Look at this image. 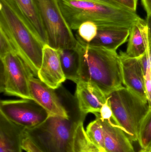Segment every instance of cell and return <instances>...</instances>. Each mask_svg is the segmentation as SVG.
I'll return each instance as SVG.
<instances>
[{
  "label": "cell",
  "mask_w": 151,
  "mask_h": 152,
  "mask_svg": "<svg viewBox=\"0 0 151 152\" xmlns=\"http://www.w3.org/2000/svg\"><path fill=\"white\" fill-rule=\"evenodd\" d=\"M61 12L72 30H78L82 23L94 22L98 30L131 29L141 18L136 12L108 1L90 0H57Z\"/></svg>",
  "instance_id": "cell-1"
},
{
  "label": "cell",
  "mask_w": 151,
  "mask_h": 152,
  "mask_svg": "<svg viewBox=\"0 0 151 152\" xmlns=\"http://www.w3.org/2000/svg\"><path fill=\"white\" fill-rule=\"evenodd\" d=\"M76 38L79 80L94 83L106 96L123 86L120 57L116 51L90 45L77 35Z\"/></svg>",
  "instance_id": "cell-2"
},
{
  "label": "cell",
  "mask_w": 151,
  "mask_h": 152,
  "mask_svg": "<svg viewBox=\"0 0 151 152\" xmlns=\"http://www.w3.org/2000/svg\"><path fill=\"white\" fill-rule=\"evenodd\" d=\"M69 117L49 116L36 127L25 129L28 138L43 152H74V140L76 129L86 115L79 110L75 102L66 105Z\"/></svg>",
  "instance_id": "cell-3"
},
{
  "label": "cell",
  "mask_w": 151,
  "mask_h": 152,
  "mask_svg": "<svg viewBox=\"0 0 151 152\" xmlns=\"http://www.w3.org/2000/svg\"><path fill=\"white\" fill-rule=\"evenodd\" d=\"M0 29L37 77L41 66L43 45L18 12L5 0H0Z\"/></svg>",
  "instance_id": "cell-4"
},
{
  "label": "cell",
  "mask_w": 151,
  "mask_h": 152,
  "mask_svg": "<svg viewBox=\"0 0 151 152\" xmlns=\"http://www.w3.org/2000/svg\"><path fill=\"white\" fill-rule=\"evenodd\" d=\"M114 123L123 129L132 142L138 141L141 124L150 110L148 102L125 86L107 96Z\"/></svg>",
  "instance_id": "cell-5"
},
{
  "label": "cell",
  "mask_w": 151,
  "mask_h": 152,
  "mask_svg": "<svg viewBox=\"0 0 151 152\" xmlns=\"http://www.w3.org/2000/svg\"><path fill=\"white\" fill-rule=\"evenodd\" d=\"M40 16L48 44L57 50L74 49L78 41L64 18L57 0H34Z\"/></svg>",
  "instance_id": "cell-6"
},
{
  "label": "cell",
  "mask_w": 151,
  "mask_h": 152,
  "mask_svg": "<svg viewBox=\"0 0 151 152\" xmlns=\"http://www.w3.org/2000/svg\"><path fill=\"white\" fill-rule=\"evenodd\" d=\"M1 92L7 95L33 100L29 80L34 75L22 58L12 52L1 58Z\"/></svg>",
  "instance_id": "cell-7"
},
{
  "label": "cell",
  "mask_w": 151,
  "mask_h": 152,
  "mask_svg": "<svg viewBox=\"0 0 151 152\" xmlns=\"http://www.w3.org/2000/svg\"><path fill=\"white\" fill-rule=\"evenodd\" d=\"M0 114L27 129L38 126L50 116L35 101L25 99L2 100L0 103Z\"/></svg>",
  "instance_id": "cell-8"
},
{
  "label": "cell",
  "mask_w": 151,
  "mask_h": 152,
  "mask_svg": "<svg viewBox=\"0 0 151 152\" xmlns=\"http://www.w3.org/2000/svg\"><path fill=\"white\" fill-rule=\"evenodd\" d=\"M29 87L33 100L43 107L50 116L69 118L68 111L62 99L54 89L49 87L34 76L29 78Z\"/></svg>",
  "instance_id": "cell-9"
},
{
  "label": "cell",
  "mask_w": 151,
  "mask_h": 152,
  "mask_svg": "<svg viewBox=\"0 0 151 152\" xmlns=\"http://www.w3.org/2000/svg\"><path fill=\"white\" fill-rule=\"evenodd\" d=\"M37 78L52 89H58L66 80L61 66L58 50L46 44L43 46L41 66Z\"/></svg>",
  "instance_id": "cell-10"
},
{
  "label": "cell",
  "mask_w": 151,
  "mask_h": 152,
  "mask_svg": "<svg viewBox=\"0 0 151 152\" xmlns=\"http://www.w3.org/2000/svg\"><path fill=\"white\" fill-rule=\"evenodd\" d=\"M124 86L148 102L144 75L140 58H133L126 52L120 53Z\"/></svg>",
  "instance_id": "cell-11"
},
{
  "label": "cell",
  "mask_w": 151,
  "mask_h": 152,
  "mask_svg": "<svg viewBox=\"0 0 151 152\" xmlns=\"http://www.w3.org/2000/svg\"><path fill=\"white\" fill-rule=\"evenodd\" d=\"M75 100L79 110L87 116L89 113H99L107 96L94 83L79 80L76 84Z\"/></svg>",
  "instance_id": "cell-12"
},
{
  "label": "cell",
  "mask_w": 151,
  "mask_h": 152,
  "mask_svg": "<svg viewBox=\"0 0 151 152\" xmlns=\"http://www.w3.org/2000/svg\"><path fill=\"white\" fill-rule=\"evenodd\" d=\"M5 1L22 17L43 44H47V35L34 0Z\"/></svg>",
  "instance_id": "cell-13"
},
{
  "label": "cell",
  "mask_w": 151,
  "mask_h": 152,
  "mask_svg": "<svg viewBox=\"0 0 151 152\" xmlns=\"http://www.w3.org/2000/svg\"><path fill=\"white\" fill-rule=\"evenodd\" d=\"M25 129L0 114V152H22Z\"/></svg>",
  "instance_id": "cell-14"
},
{
  "label": "cell",
  "mask_w": 151,
  "mask_h": 152,
  "mask_svg": "<svg viewBox=\"0 0 151 152\" xmlns=\"http://www.w3.org/2000/svg\"><path fill=\"white\" fill-rule=\"evenodd\" d=\"M99 116L104 133L105 152H136L132 142L122 128L113 121L102 119Z\"/></svg>",
  "instance_id": "cell-15"
},
{
  "label": "cell",
  "mask_w": 151,
  "mask_h": 152,
  "mask_svg": "<svg viewBox=\"0 0 151 152\" xmlns=\"http://www.w3.org/2000/svg\"><path fill=\"white\" fill-rule=\"evenodd\" d=\"M149 28L145 20H138L130 29L126 53L129 57L140 58L146 52L149 44Z\"/></svg>",
  "instance_id": "cell-16"
},
{
  "label": "cell",
  "mask_w": 151,
  "mask_h": 152,
  "mask_svg": "<svg viewBox=\"0 0 151 152\" xmlns=\"http://www.w3.org/2000/svg\"><path fill=\"white\" fill-rule=\"evenodd\" d=\"M130 29L112 28L98 30L95 38L90 45L116 51L129 37Z\"/></svg>",
  "instance_id": "cell-17"
},
{
  "label": "cell",
  "mask_w": 151,
  "mask_h": 152,
  "mask_svg": "<svg viewBox=\"0 0 151 152\" xmlns=\"http://www.w3.org/2000/svg\"><path fill=\"white\" fill-rule=\"evenodd\" d=\"M61 66L66 79L77 84L79 80V58L76 48L58 50Z\"/></svg>",
  "instance_id": "cell-18"
},
{
  "label": "cell",
  "mask_w": 151,
  "mask_h": 152,
  "mask_svg": "<svg viewBox=\"0 0 151 152\" xmlns=\"http://www.w3.org/2000/svg\"><path fill=\"white\" fill-rule=\"evenodd\" d=\"M98 113L95 114L96 119L89 124L86 132L89 139L95 145L98 150L105 152L104 133Z\"/></svg>",
  "instance_id": "cell-19"
},
{
  "label": "cell",
  "mask_w": 151,
  "mask_h": 152,
  "mask_svg": "<svg viewBox=\"0 0 151 152\" xmlns=\"http://www.w3.org/2000/svg\"><path fill=\"white\" fill-rule=\"evenodd\" d=\"M74 152H102L89 139L83 126V121L78 125L74 140Z\"/></svg>",
  "instance_id": "cell-20"
},
{
  "label": "cell",
  "mask_w": 151,
  "mask_h": 152,
  "mask_svg": "<svg viewBox=\"0 0 151 152\" xmlns=\"http://www.w3.org/2000/svg\"><path fill=\"white\" fill-rule=\"evenodd\" d=\"M138 142L141 149L150 150L151 147V108L141 124Z\"/></svg>",
  "instance_id": "cell-21"
},
{
  "label": "cell",
  "mask_w": 151,
  "mask_h": 152,
  "mask_svg": "<svg viewBox=\"0 0 151 152\" xmlns=\"http://www.w3.org/2000/svg\"><path fill=\"white\" fill-rule=\"evenodd\" d=\"M98 27L94 22L87 21L82 24L77 31V36L86 42L90 43L96 37Z\"/></svg>",
  "instance_id": "cell-22"
},
{
  "label": "cell",
  "mask_w": 151,
  "mask_h": 152,
  "mask_svg": "<svg viewBox=\"0 0 151 152\" xmlns=\"http://www.w3.org/2000/svg\"><path fill=\"white\" fill-rule=\"evenodd\" d=\"M12 52H15L13 46L4 32L0 29V59Z\"/></svg>",
  "instance_id": "cell-23"
},
{
  "label": "cell",
  "mask_w": 151,
  "mask_h": 152,
  "mask_svg": "<svg viewBox=\"0 0 151 152\" xmlns=\"http://www.w3.org/2000/svg\"><path fill=\"white\" fill-rule=\"evenodd\" d=\"M131 11L136 12L137 0H104Z\"/></svg>",
  "instance_id": "cell-24"
},
{
  "label": "cell",
  "mask_w": 151,
  "mask_h": 152,
  "mask_svg": "<svg viewBox=\"0 0 151 152\" xmlns=\"http://www.w3.org/2000/svg\"><path fill=\"white\" fill-rule=\"evenodd\" d=\"M99 114L102 119L113 121L114 122L113 113L107 99L106 102L102 106Z\"/></svg>",
  "instance_id": "cell-25"
},
{
  "label": "cell",
  "mask_w": 151,
  "mask_h": 152,
  "mask_svg": "<svg viewBox=\"0 0 151 152\" xmlns=\"http://www.w3.org/2000/svg\"><path fill=\"white\" fill-rule=\"evenodd\" d=\"M144 80L148 103L150 108H151V63L149 65L144 74Z\"/></svg>",
  "instance_id": "cell-26"
},
{
  "label": "cell",
  "mask_w": 151,
  "mask_h": 152,
  "mask_svg": "<svg viewBox=\"0 0 151 152\" xmlns=\"http://www.w3.org/2000/svg\"><path fill=\"white\" fill-rule=\"evenodd\" d=\"M22 148L27 152H43L40 151L28 138L25 137L22 143Z\"/></svg>",
  "instance_id": "cell-27"
},
{
  "label": "cell",
  "mask_w": 151,
  "mask_h": 152,
  "mask_svg": "<svg viewBox=\"0 0 151 152\" xmlns=\"http://www.w3.org/2000/svg\"><path fill=\"white\" fill-rule=\"evenodd\" d=\"M141 1L147 16H151V0H141Z\"/></svg>",
  "instance_id": "cell-28"
},
{
  "label": "cell",
  "mask_w": 151,
  "mask_h": 152,
  "mask_svg": "<svg viewBox=\"0 0 151 152\" xmlns=\"http://www.w3.org/2000/svg\"><path fill=\"white\" fill-rule=\"evenodd\" d=\"M145 20L148 25L149 35H150V38L151 39V16H147Z\"/></svg>",
  "instance_id": "cell-29"
},
{
  "label": "cell",
  "mask_w": 151,
  "mask_h": 152,
  "mask_svg": "<svg viewBox=\"0 0 151 152\" xmlns=\"http://www.w3.org/2000/svg\"><path fill=\"white\" fill-rule=\"evenodd\" d=\"M150 36V35H149ZM148 50H149V55H150V59L151 63V39L149 38V45H148Z\"/></svg>",
  "instance_id": "cell-30"
},
{
  "label": "cell",
  "mask_w": 151,
  "mask_h": 152,
  "mask_svg": "<svg viewBox=\"0 0 151 152\" xmlns=\"http://www.w3.org/2000/svg\"><path fill=\"white\" fill-rule=\"evenodd\" d=\"M139 152H151V151L150 150H144V149H141Z\"/></svg>",
  "instance_id": "cell-31"
},
{
  "label": "cell",
  "mask_w": 151,
  "mask_h": 152,
  "mask_svg": "<svg viewBox=\"0 0 151 152\" xmlns=\"http://www.w3.org/2000/svg\"><path fill=\"white\" fill-rule=\"evenodd\" d=\"M90 1H99V2L107 1H104V0H90Z\"/></svg>",
  "instance_id": "cell-32"
},
{
  "label": "cell",
  "mask_w": 151,
  "mask_h": 152,
  "mask_svg": "<svg viewBox=\"0 0 151 152\" xmlns=\"http://www.w3.org/2000/svg\"><path fill=\"white\" fill-rule=\"evenodd\" d=\"M150 150V151H151V147L150 149V150Z\"/></svg>",
  "instance_id": "cell-33"
}]
</instances>
